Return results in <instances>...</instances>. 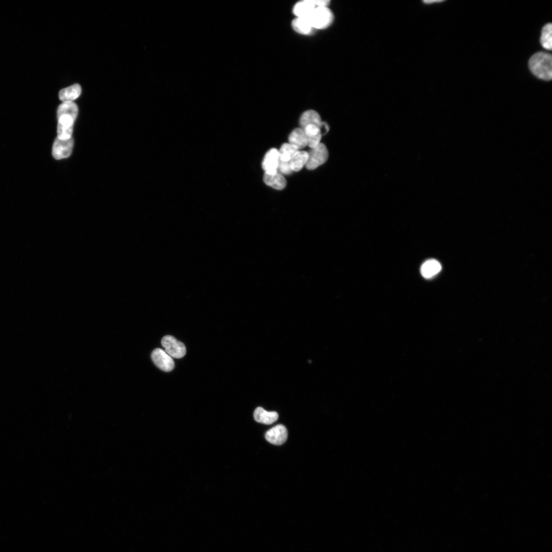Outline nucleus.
Listing matches in <instances>:
<instances>
[{
    "instance_id": "22",
    "label": "nucleus",
    "mask_w": 552,
    "mask_h": 552,
    "mask_svg": "<svg viewBox=\"0 0 552 552\" xmlns=\"http://www.w3.org/2000/svg\"><path fill=\"white\" fill-rule=\"evenodd\" d=\"M298 151L296 148L289 143L283 144L279 151L280 160L290 162Z\"/></svg>"
},
{
    "instance_id": "21",
    "label": "nucleus",
    "mask_w": 552,
    "mask_h": 552,
    "mask_svg": "<svg viewBox=\"0 0 552 552\" xmlns=\"http://www.w3.org/2000/svg\"><path fill=\"white\" fill-rule=\"evenodd\" d=\"M552 26L551 23L546 24L542 30L541 43L544 48L551 50L552 48Z\"/></svg>"
},
{
    "instance_id": "2",
    "label": "nucleus",
    "mask_w": 552,
    "mask_h": 552,
    "mask_svg": "<svg viewBox=\"0 0 552 552\" xmlns=\"http://www.w3.org/2000/svg\"><path fill=\"white\" fill-rule=\"evenodd\" d=\"M308 18L314 29H324L332 24L334 14L328 7H317Z\"/></svg>"
},
{
    "instance_id": "5",
    "label": "nucleus",
    "mask_w": 552,
    "mask_h": 552,
    "mask_svg": "<svg viewBox=\"0 0 552 552\" xmlns=\"http://www.w3.org/2000/svg\"><path fill=\"white\" fill-rule=\"evenodd\" d=\"M73 139H60L57 138L53 144L52 155L56 160L67 158L71 154L73 148Z\"/></svg>"
},
{
    "instance_id": "12",
    "label": "nucleus",
    "mask_w": 552,
    "mask_h": 552,
    "mask_svg": "<svg viewBox=\"0 0 552 552\" xmlns=\"http://www.w3.org/2000/svg\"><path fill=\"white\" fill-rule=\"evenodd\" d=\"M289 144L298 151L307 146V140L305 134L301 128L295 129L289 137Z\"/></svg>"
},
{
    "instance_id": "23",
    "label": "nucleus",
    "mask_w": 552,
    "mask_h": 552,
    "mask_svg": "<svg viewBox=\"0 0 552 552\" xmlns=\"http://www.w3.org/2000/svg\"><path fill=\"white\" fill-rule=\"evenodd\" d=\"M278 171L282 175H289L293 172L291 167L290 162H285L281 160H279Z\"/></svg>"
},
{
    "instance_id": "24",
    "label": "nucleus",
    "mask_w": 552,
    "mask_h": 552,
    "mask_svg": "<svg viewBox=\"0 0 552 552\" xmlns=\"http://www.w3.org/2000/svg\"><path fill=\"white\" fill-rule=\"evenodd\" d=\"M329 130V127L327 123L323 122L321 127L320 131L322 136L326 134Z\"/></svg>"
},
{
    "instance_id": "7",
    "label": "nucleus",
    "mask_w": 552,
    "mask_h": 552,
    "mask_svg": "<svg viewBox=\"0 0 552 552\" xmlns=\"http://www.w3.org/2000/svg\"><path fill=\"white\" fill-rule=\"evenodd\" d=\"M279 152L276 149H272L265 154L262 166L265 174L274 175L278 172L279 163Z\"/></svg>"
},
{
    "instance_id": "17",
    "label": "nucleus",
    "mask_w": 552,
    "mask_h": 552,
    "mask_svg": "<svg viewBox=\"0 0 552 552\" xmlns=\"http://www.w3.org/2000/svg\"><path fill=\"white\" fill-rule=\"evenodd\" d=\"M322 122L320 115L314 110H307L302 115L300 119V125L302 129L310 124L317 125L320 129Z\"/></svg>"
},
{
    "instance_id": "3",
    "label": "nucleus",
    "mask_w": 552,
    "mask_h": 552,
    "mask_svg": "<svg viewBox=\"0 0 552 552\" xmlns=\"http://www.w3.org/2000/svg\"><path fill=\"white\" fill-rule=\"evenodd\" d=\"M308 159L306 165L307 169L312 170L324 164L328 158V151L326 147L323 144L313 149L308 152Z\"/></svg>"
},
{
    "instance_id": "19",
    "label": "nucleus",
    "mask_w": 552,
    "mask_h": 552,
    "mask_svg": "<svg viewBox=\"0 0 552 552\" xmlns=\"http://www.w3.org/2000/svg\"><path fill=\"white\" fill-rule=\"evenodd\" d=\"M308 159V153L305 151H298L293 156L290 161L293 171H301L306 166Z\"/></svg>"
},
{
    "instance_id": "6",
    "label": "nucleus",
    "mask_w": 552,
    "mask_h": 552,
    "mask_svg": "<svg viewBox=\"0 0 552 552\" xmlns=\"http://www.w3.org/2000/svg\"><path fill=\"white\" fill-rule=\"evenodd\" d=\"M151 358L155 366L163 371L170 372L175 368L174 360L162 349L154 350Z\"/></svg>"
},
{
    "instance_id": "10",
    "label": "nucleus",
    "mask_w": 552,
    "mask_h": 552,
    "mask_svg": "<svg viewBox=\"0 0 552 552\" xmlns=\"http://www.w3.org/2000/svg\"><path fill=\"white\" fill-rule=\"evenodd\" d=\"M307 140V146L311 149L318 146L321 143L322 134L320 128L317 125L310 124L303 129Z\"/></svg>"
},
{
    "instance_id": "11",
    "label": "nucleus",
    "mask_w": 552,
    "mask_h": 552,
    "mask_svg": "<svg viewBox=\"0 0 552 552\" xmlns=\"http://www.w3.org/2000/svg\"><path fill=\"white\" fill-rule=\"evenodd\" d=\"M316 7L314 0H304L295 5L293 13L296 18H308Z\"/></svg>"
},
{
    "instance_id": "4",
    "label": "nucleus",
    "mask_w": 552,
    "mask_h": 552,
    "mask_svg": "<svg viewBox=\"0 0 552 552\" xmlns=\"http://www.w3.org/2000/svg\"><path fill=\"white\" fill-rule=\"evenodd\" d=\"M161 344L165 349V351L171 357L181 358L186 353L185 345L172 336L164 337Z\"/></svg>"
},
{
    "instance_id": "14",
    "label": "nucleus",
    "mask_w": 552,
    "mask_h": 552,
    "mask_svg": "<svg viewBox=\"0 0 552 552\" xmlns=\"http://www.w3.org/2000/svg\"><path fill=\"white\" fill-rule=\"evenodd\" d=\"M81 93L82 88L81 86L78 84H75L60 90L59 93V98L63 102H73L80 97Z\"/></svg>"
},
{
    "instance_id": "15",
    "label": "nucleus",
    "mask_w": 552,
    "mask_h": 552,
    "mask_svg": "<svg viewBox=\"0 0 552 552\" xmlns=\"http://www.w3.org/2000/svg\"><path fill=\"white\" fill-rule=\"evenodd\" d=\"M254 417L259 423L270 425L278 419L279 415L276 412H267L262 407H258L255 410Z\"/></svg>"
},
{
    "instance_id": "8",
    "label": "nucleus",
    "mask_w": 552,
    "mask_h": 552,
    "mask_svg": "<svg viewBox=\"0 0 552 552\" xmlns=\"http://www.w3.org/2000/svg\"><path fill=\"white\" fill-rule=\"evenodd\" d=\"M57 118V138L64 140L72 138L74 123L76 119L68 115H62Z\"/></svg>"
},
{
    "instance_id": "18",
    "label": "nucleus",
    "mask_w": 552,
    "mask_h": 552,
    "mask_svg": "<svg viewBox=\"0 0 552 552\" xmlns=\"http://www.w3.org/2000/svg\"><path fill=\"white\" fill-rule=\"evenodd\" d=\"M292 26L296 33L303 35H310L314 30L308 18H296Z\"/></svg>"
},
{
    "instance_id": "25",
    "label": "nucleus",
    "mask_w": 552,
    "mask_h": 552,
    "mask_svg": "<svg viewBox=\"0 0 552 552\" xmlns=\"http://www.w3.org/2000/svg\"><path fill=\"white\" fill-rule=\"evenodd\" d=\"M443 2V1H435H435H425L424 3H427L428 4H432V3H441V2Z\"/></svg>"
},
{
    "instance_id": "1",
    "label": "nucleus",
    "mask_w": 552,
    "mask_h": 552,
    "mask_svg": "<svg viewBox=\"0 0 552 552\" xmlns=\"http://www.w3.org/2000/svg\"><path fill=\"white\" fill-rule=\"evenodd\" d=\"M529 66L532 73L541 80L550 81L552 77V58L550 54L538 52L530 59Z\"/></svg>"
},
{
    "instance_id": "16",
    "label": "nucleus",
    "mask_w": 552,
    "mask_h": 552,
    "mask_svg": "<svg viewBox=\"0 0 552 552\" xmlns=\"http://www.w3.org/2000/svg\"><path fill=\"white\" fill-rule=\"evenodd\" d=\"M441 264L435 259L426 261L421 267V274L425 278H431L441 270Z\"/></svg>"
},
{
    "instance_id": "9",
    "label": "nucleus",
    "mask_w": 552,
    "mask_h": 552,
    "mask_svg": "<svg viewBox=\"0 0 552 552\" xmlns=\"http://www.w3.org/2000/svg\"><path fill=\"white\" fill-rule=\"evenodd\" d=\"M265 439L271 444L280 446L285 444L288 439V430L283 425H278L268 431L265 435Z\"/></svg>"
},
{
    "instance_id": "13",
    "label": "nucleus",
    "mask_w": 552,
    "mask_h": 552,
    "mask_svg": "<svg viewBox=\"0 0 552 552\" xmlns=\"http://www.w3.org/2000/svg\"><path fill=\"white\" fill-rule=\"evenodd\" d=\"M264 183L278 191H282L287 186V182L285 177L278 171L274 175H267L263 176Z\"/></svg>"
},
{
    "instance_id": "20",
    "label": "nucleus",
    "mask_w": 552,
    "mask_h": 552,
    "mask_svg": "<svg viewBox=\"0 0 552 552\" xmlns=\"http://www.w3.org/2000/svg\"><path fill=\"white\" fill-rule=\"evenodd\" d=\"M78 107L73 102H65L61 103L57 109V117L68 115L76 119L78 115Z\"/></svg>"
}]
</instances>
